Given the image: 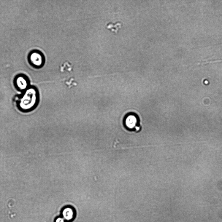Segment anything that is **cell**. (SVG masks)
I'll return each instance as SVG.
<instances>
[{"label":"cell","instance_id":"3","mask_svg":"<svg viewBox=\"0 0 222 222\" xmlns=\"http://www.w3.org/2000/svg\"><path fill=\"white\" fill-rule=\"evenodd\" d=\"M75 216L76 212L73 207L67 206L63 208L62 211V217L66 222L72 221Z\"/></svg>","mask_w":222,"mask_h":222},{"label":"cell","instance_id":"4","mask_svg":"<svg viewBox=\"0 0 222 222\" xmlns=\"http://www.w3.org/2000/svg\"><path fill=\"white\" fill-rule=\"evenodd\" d=\"M17 81L18 86L20 88L22 89L26 88L27 86L26 82L23 77H19Z\"/></svg>","mask_w":222,"mask_h":222},{"label":"cell","instance_id":"6","mask_svg":"<svg viewBox=\"0 0 222 222\" xmlns=\"http://www.w3.org/2000/svg\"><path fill=\"white\" fill-rule=\"evenodd\" d=\"M55 222H66V221L62 217H61L56 218L55 220Z\"/></svg>","mask_w":222,"mask_h":222},{"label":"cell","instance_id":"5","mask_svg":"<svg viewBox=\"0 0 222 222\" xmlns=\"http://www.w3.org/2000/svg\"><path fill=\"white\" fill-rule=\"evenodd\" d=\"M121 23L120 22H118L115 24L113 23L112 24H110L109 26L110 28L112 30V31L115 32H117L121 26Z\"/></svg>","mask_w":222,"mask_h":222},{"label":"cell","instance_id":"1","mask_svg":"<svg viewBox=\"0 0 222 222\" xmlns=\"http://www.w3.org/2000/svg\"><path fill=\"white\" fill-rule=\"evenodd\" d=\"M124 122L128 130L136 132L140 130L139 118L135 114H128L125 118Z\"/></svg>","mask_w":222,"mask_h":222},{"label":"cell","instance_id":"2","mask_svg":"<svg viewBox=\"0 0 222 222\" xmlns=\"http://www.w3.org/2000/svg\"><path fill=\"white\" fill-rule=\"evenodd\" d=\"M29 59L32 65L38 68L42 66L45 62L44 56L41 52L38 50H35L30 53Z\"/></svg>","mask_w":222,"mask_h":222}]
</instances>
